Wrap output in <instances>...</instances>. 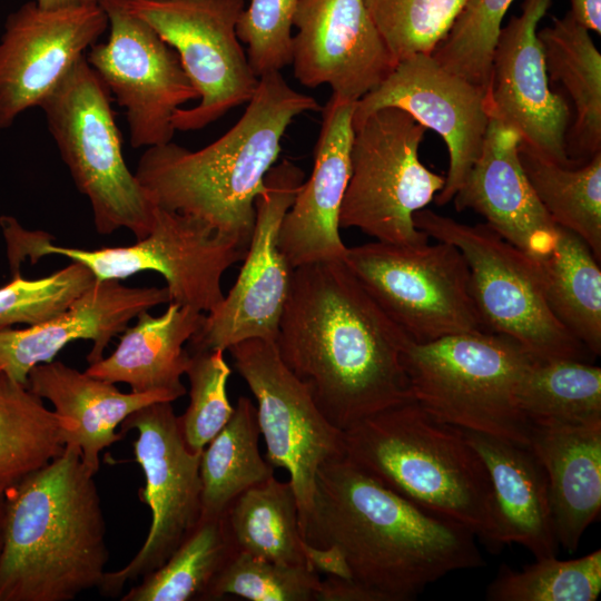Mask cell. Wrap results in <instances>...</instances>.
<instances>
[{
	"instance_id": "1",
	"label": "cell",
	"mask_w": 601,
	"mask_h": 601,
	"mask_svg": "<svg viewBox=\"0 0 601 601\" xmlns=\"http://www.w3.org/2000/svg\"><path fill=\"white\" fill-rule=\"evenodd\" d=\"M408 341L343 258L293 269L276 348L338 430L413 400L403 364Z\"/></svg>"
},
{
	"instance_id": "2",
	"label": "cell",
	"mask_w": 601,
	"mask_h": 601,
	"mask_svg": "<svg viewBox=\"0 0 601 601\" xmlns=\"http://www.w3.org/2000/svg\"><path fill=\"white\" fill-rule=\"evenodd\" d=\"M303 539L335 545L352 579L383 601H407L449 573L482 568L475 535L388 489L347 456L317 471Z\"/></svg>"
},
{
	"instance_id": "3",
	"label": "cell",
	"mask_w": 601,
	"mask_h": 601,
	"mask_svg": "<svg viewBox=\"0 0 601 601\" xmlns=\"http://www.w3.org/2000/svg\"><path fill=\"white\" fill-rule=\"evenodd\" d=\"M317 110L316 99L293 89L280 71L265 73L242 117L217 140L194 151L173 141L148 147L135 175L156 206L197 218L247 249L255 199L287 127Z\"/></svg>"
},
{
	"instance_id": "4",
	"label": "cell",
	"mask_w": 601,
	"mask_h": 601,
	"mask_svg": "<svg viewBox=\"0 0 601 601\" xmlns=\"http://www.w3.org/2000/svg\"><path fill=\"white\" fill-rule=\"evenodd\" d=\"M106 523L95 474L66 445L8 489L0 601H70L106 574Z\"/></svg>"
},
{
	"instance_id": "5",
	"label": "cell",
	"mask_w": 601,
	"mask_h": 601,
	"mask_svg": "<svg viewBox=\"0 0 601 601\" xmlns=\"http://www.w3.org/2000/svg\"><path fill=\"white\" fill-rule=\"evenodd\" d=\"M343 440L345 456L382 484L502 550L491 480L462 428L410 400L358 421Z\"/></svg>"
},
{
	"instance_id": "6",
	"label": "cell",
	"mask_w": 601,
	"mask_h": 601,
	"mask_svg": "<svg viewBox=\"0 0 601 601\" xmlns=\"http://www.w3.org/2000/svg\"><path fill=\"white\" fill-rule=\"evenodd\" d=\"M533 359L511 337L485 331L410 339L403 353L412 397L432 416L528 449L532 426L516 395Z\"/></svg>"
},
{
	"instance_id": "7",
	"label": "cell",
	"mask_w": 601,
	"mask_h": 601,
	"mask_svg": "<svg viewBox=\"0 0 601 601\" xmlns=\"http://www.w3.org/2000/svg\"><path fill=\"white\" fill-rule=\"evenodd\" d=\"M0 226L13 276L19 275L22 260L36 263L48 255L82 264L96 280H120L151 270L165 278L170 302L207 313L224 299V273L246 254V249L204 221L158 206L149 233L129 246H57L47 233L26 229L10 216H1Z\"/></svg>"
},
{
	"instance_id": "8",
	"label": "cell",
	"mask_w": 601,
	"mask_h": 601,
	"mask_svg": "<svg viewBox=\"0 0 601 601\" xmlns=\"http://www.w3.org/2000/svg\"><path fill=\"white\" fill-rule=\"evenodd\" d=\"M40 108L76 187L89 199L96 230L126 228L144 238L156 205L125 162L110 92L86 55Z\"/></svg>"
},
{
	"instance_id": "9",
	"label": "cell",
	"mask_w": 601,
	"mask_h": 601,
	"mask_svg": "<svg viewBox=\"0 0 601 601\" xmlns=\"http://www.w3.org/2000/svg\"><path fill=\"white\" fill-rule=\"evenodd\" d=\"M415 227L455 246L470 274V292L486 332L518 342L534 359L588 362L590 352L551 312L538 260L486 224L467 225L426 207L413 216Z\"/></svg>"
},
{
	"instance_id": "10",
	"label": "cell",
	"mask_w": 601,
	"mask_h": 601,
	"mask_svg": "<svg viewBox=\"0 0 601 601\" xmlns=\"http://www.w3.org/2000/svg\"><path fill=\"white\" fill-rule=\"evenodd\" d=\"M425 131L395 107L381 108L354 127L339 228L354 227L392 244L428 242L430 237L415 227L413 216L434 200L445 177L420 160Z\"/></svg>"
},
{
	"instance_id": "11",
	"label": "cell",
	"mask_w": 601,
	"mask_h": 601,
	"mask_svg": "<svg viewBox=\"0 0 601 601\" xmlns=\"http://www.w3.org/2000/svg\"><path fill=\"white\" fill-rule=\"evenodd\" d=\"M343 260L415 343L485 331L471 296L467 264L449 243L375 240L346 247Z\"/></svg>"
},
{
	"instance_id": "12",
	"label": "cell",
	"mask_w": 601,
	"mask_h": 601,
	"mask_svg": "<svg viewBox=\"0 0 601 601\" xmlns=\"http://www.w3.org/2000/svg\"><path fill=\"white\" fill-rule=\"evenodd\" d=\"M148 23L170 47L199 95L178 109L175 130H199L248 102L258 77L237 36L245 0H108Z\"/></svg>"
},
{
	"instance_id": "13",
	"label": "cell",
	"mask_w": 601,
	"mask_h": 601,
	"mask_svg": "<svg viewBox=\"0 0 601 601\" xmlns=\"http://www.w3.org/2000/svg\"><path fill=\"white\" fill-rule=\"evenodd\" d=\"M121 427L137 431L134 454L146 482L140 500L150 509L151 522L136 555L124 568L106 572L99 591L110 597L160 568L201 518V453L187 447L171 402L137 410Z\"/></svg>"
},
{
	"instance_id": "14",
	"label": "cell",
	"mask_w": 601,
	"mask_h": 601,
	"mask_svg": "<svg viewBox=\"0 0 601 601\" xmlns=\"http://www.w3.org/2000/svg\"><path fill=\"white\" fill-rule=\"evenodd\" d=\"M304 183L288 159L274 165L255 199V224L234 286L189 339L188 352L226 351L240 342H275L293 268L278 247L284 216Z\"/></svg>"
},
{
	"instance_id": "15",
	"label": "cell",
	"mask_w": 601,
	"mask_h": 601,
	"mask_svg": "<svg viewBox=\"0 0 601 601\" xmlns=\"http://www.w3.org/2000/svg\"><path fill=\"white\" fill-rule=\"evenodd\" d=\"M257 401L266 460L289 474L300 533L312 510L321 465L345 455L343 431L318 410L307 387L282 362L273 341L252 338L228 349Z\"/></svg>"
},
{
	"instance_id": "16",
	"label": "cell",
	"mask_w": 601,
	"mask_h": 601,
	"mask_svg": "<svg viewBox=\"0 0 601 601\" xmlns=\"http://www.w3.org/2000/svg\"><path fill=\"white\" fill-rule=\"evenodd\" d=\"M110 33L96 42L86 59L117 104L125 109L132 148L171 141L173 117L181 106L199 99L178 53L148 23L98 0Z\"/></svg>"
},
{
	"instance_id": "17",
	"label": "cell",
	"mask_w": 601,
	"mask_h": 601,
	"mask_svg": "<svg viewBox=\"0 0 601 601\" xmlns=\"http://www.w3.org/2000/svg\"><path fill=\"white\" fill-rule=\"evenodd\" d=\"M107 27L98 1L58 9L29 1L10 13L0 38V130L40 107Z\"/></svg>"
},
{
	"instance_id": "18",
	"label": "cell",
	"mask_w": 601,
	"mask_h": 601,
	"mask_svg": "<svg viewBox=\"0 0 601 601\" xmlns=\"http://www.w3.org/2000/svg\"><path fill=\"white\" fill-rule=\"evenodd\" d=\"M385 107L406 111L444 140L450 164L434 201L449 204L482 149L490 120L484 91L444 69L431 55L416 53L400 60L380 86L355 102L353 129Z\"/></svg>"
},
{
	"instance_id": "19",
	"label": "cell",
	"mask_w": 601,
	"mask_h": 601,
	"mask_svg": "<svg viewBox=\"0 0 601 601\" xmlns=\"http://www.w3.org/2000/svg\"><path fill=\"white\" fill-rule=\"evenodd\" d=\"M552 0H523L521 13L501 27L491 63L485 106L490 118L514 129L521 141L563 167L570 109L549 82L538 26Z\"/></svg>"
},
{
	"instance_id": "20",
	"label": "cell",
	"mask_w": 601,
	"mask_h": 601,
	"mask_svg": "<svg viewBox=\"0 0 601 601\" xmlns=\"http://www.w3.org/2000/svg\"><path fill=\"white\" fill-rule=\"evenodd\" d=\"M292 37L294 77L307 88L357 102L392 72L397 60L364 0H299Z\"/></svg>"
},
{
	"instance_id": "21",
	"label": "cell",
	"mask_w": 601,
	"mask_h": 601,
	"mask_svg": "<svg viewBox=\"0 0 601 601\" xmlns=\"http://www.w3.org/2000/svg\"><path fill=\"white\" fill-rule=\"evenodd\" d=\"M169 302L167 287H128L119 279H95L57 316L24 328L1 329L0 371L27 385L35 366L53 361L66 345L78 339L92 343L87 361L96 363L132 318Z\"/></svg>"
},
{
	"instance_id": "22",
	"label": "cell",
	"mask_w": 601,
	"mask_h": 601,
	"mask_svg": "<svg viewBox=\"0 0 601 601\" xmlns=\"http://www.w3.org/2000/svg\"><path fill=\"white\" fill-rule=\"evenodd\" d=\"M354 105L332 95L321 110L312 174L279 229L278 247L293 269L339 259L346 252L339 234V210L351 176Z\"/></svg>"
},
{
	"instance_id": "23",
	"label": "cell",
	"mask_w": 601,
	"mask_h": 601,
	"mask_svg": "<svg viewBox=\"0 0 601 601\" xmlns=\"http://www.w3.org/2000/svg\"><path fill=\"white\" fill-rule=\"evenodd\" d=\"M520 135L490 118L481 152L455 194V208L483 216L506 242L540 262L555 247L559 226L536 197L519 158Z\"/></svg>"
},
{
	"instance_id": "24",
	"label": "cell",
	"mask_w": 601,
	"mask_h": 601,
	"mask_svg": "<svg viewBox=\"0 0 601 601\" xmlns=\"http://www.w3.org/2000/svg\"><path fill=\"white\" fill-rule=\"evenodd\" d=\"M27 387L53 405V412L67 424L66 445L80 451L83 464L96 474L100 453L121 440L116 430L137 410L155 402L177 400L166 392L122 393L114 383L72 368L61 361L35 366Z\"/></svg>"
},
{
	"instance_id": "25",
	"label": "cell",
	"mask_w": 601,
	"mask_h": 601,
	"mask_svg": "<svg viewBox=\"0 0 601 601\" xmlns=\"http://www.w3.org/2000/svg\"><path fill=\"white\" fill-rule=\"evenodd\" d=\"M487 470L499 540L529 550L535 560L556 556L559 541L543 466L524 446L463 430Z\"/></svg>"
},
{
	"instance_id": "26",
	"label": "cell",
	"mask_w": 601,
	"mask_h": 601,
	"mask_svg": "<svg viewBox=\"0 0 601 601\" xmlns=\"http://www.w3.org/2000/svg\"><path fill=\"white\" fill-rule=\"evenodd\" d=\"M136 318L137 323L122 332L115 351L85 372L114 384L125 383L135 393L166 392L181 397L186 394L181 376L190 358L184 345L200 328L205 314L169 302L161 315L144 311Z\"/></svg>"
},
{
	"instance_id": "27",
	"label": "cell",
	"mask_w": 601,
	"mask_h": 601,
	"mask_svg": "<svg viewBox=\"0 0 601 601\" xmlns=\"http://www.w3.org/2000/svg\"><path fill=\"white\" fill-rule=\"evenodd\" d=\"M530 450L546 474L559 544L573 553L601 509V424L533 427Z\"/></svg>"
},
{
	"instance_id": "28",
	"label": "cell",
	"mask_w": 601,
	"mask_h": 601,
	"mask_svg": "<svg viewBox=\"0 0 601 601\" xmlns=\"http://www.w3.org/2000/svg\"><path fill=\"white\" fill-rule=\"evenodd\" d=\"M549 82L561 83L574 107L566 155L574 167L601 151V55L589 30L568 11L540 31Z\"/></svg>"
},
{
	"instance_id": "29",
	"label": "cell",
	"mask_w": 601,
	"mask_h": 601,
	"mask_svg": "<svg viewBox=\"0 0 601 601\" xmlns=\"http://www.w3.org/2000/svg\"><path fill=\"white\" fill-rule=\"evenodd\" d=\"M546 303L591 355L601 354V269L585 242L559 226L552 253L539 262Z\"/></svg>"
},
{
	"instance_id": "30",
	"label": "cell",
	"mask_w": 601,
	"mask_h": 601,
	"mask_svg": "<svg viewBox=\"0 0 601 601\" xmlns=\"http://www.w3.org/2000/svg\"><path fill=\"white\" fill-rule=\"evenodd\" d=\"M259 436L256 406L240 396L228 422L201 452V516L224 515L238 495L274 475L259 452Z\"/></svg>"
},
{
	"instance_id": "31",
	"label": "cell",
	"mask_w": 601,
	"mask_h": 601,
	"mask_svg": "<svg viewBox=\"0 0 601 601\" xmlns=\"http://www.w3.org/2000/svg\"><path fill=\"white\" fill-rule=\"evenodd\" d=\"M516 400L532 428L601 424V368L577 359H533Z\"/></svg>"
},
{
	"instance_id": "32",
	"label": "cell",
	"mask_w": 601,
	"mask_h": 601,
	"mask_svg": "<svg viewBox=\"0 0 601 601\" xmlns=\"http://www.w3.org/2000/svg\"><path fill=\"white\" fill-rule=\"evenodd\" d=\"M237 552L287 564H306L298 504L289 481L274 475L238 495L225 513Z\"/></svg>"
},
{
	"instance_id": "33",
	"label": "cell",
	"mask_w": 601,
	"mask_h": 601,
	"mask_svg": "<svg viewBox=\"0 0 601 601\" xmlns=\"http://www.w3.org/2000/svg\"><path fill=\"white\" fill-rule=\"evenodd\" d=\"M519 158L552 220L581 237L601 259V151L577 167H563L520 141Z\"/></svg>"
},
{
	"instance_id": "34",
	"label": "cell",
	"mask_w": 601,
	"mask_h": 601,
	"mask_svg": "<svg viewBox=\"0 0 601 601\" xmlns=\"http://www.w3.org/2000/svg\"><path fill=\"white\" fill-rule=\"evenodd\" d=\"M68 424L0 371V486L9 489L65 449Z\"/></svg>"
},
{
	"instance_id": "35",
	"label": "cell",
	"mask_w": 601,
	"mask_h": 601,
	"mask_svg": "<svg viewBox=\"0 0 601 601\" xmlns=\"http://www.w3.org/2000/svg\"><path fill=\"white\" fill-rule=\"evenodd\" d=\"M236 552L225 514L201 516L167 561L142 577L121 601L204 600L211 581Z\"/></svg>"
},
{
	"instance_id": "36",
	"label": "cell",
	"mask_w": 601,
	"mask_h": 601,
	"mask_svg": "<svg viewBox=\"0 0 601 601\" xmlns=\"http://www.w3.org/2000/svg\"><path fill=\"white\" fill-rule=\"evenodd\" d=\"M601 592V551L539 559L516 571L502 564L486 589L490 601H594Z\"/></svg>"
},
{
	"instance_id": "37",
	"label": "cell",
	"mask_w": 601,
	"mask_h": 601,
	"mask_svg": "<svg viewBox=\"0 0 601 601\" xmlns=\"http://www.w3.org/2000/svg\"><path fill=\"white\" fill-rule=\"evenodd\" d=\"M513 0H466L431 56L447 71L486 92L492 57L504 14Z\"/></svg>"
},
{
	"instance_id": "38",
	"label": "cell",
	"mask_w": 601,
	"mask_h": 601,
	"mask_svg": "<svg viewBox=\"0 0 601 601\" xmlns=\"http://www.w3.org/2000/svg\"><path fill=\"white\" fill-rule=\"evenodd\" d=\"M318 573L307 564H287L236 552L217 573L204 600L236 595L252 601H315Z\"/></svg>"
},
{
	"instance_id": "39",
	"label": "cell",
	"mask_w": 601,
	"mask_h": 601,
	"mask_svg": "<svg viewBox=\"0 0 601 601\" xmlns=\"http://www.w3.org/2000/svg\"><path fill=\"white\" fill-rule=\"evenodd\" d=\"M466 0H364L397 61L431 55L447 35Z\"/></svg>"
},
{
	"instance_id": "40",
	"label": "cell",
	"mask_w": 601,
	"mask_h": 601,
	"mask_svg": "<svg viewBox=\"0 0 601 601\" xmlns=\"http://www.w3.org/2000/svg\"><path fill=\"white\" fill-rule=\"evenodd\" d=\"M189 380V404L178 416L187 447L201 453L234 413L227 395L231 370L224 351L191 352L185 373Z\"/></svg>"
},
{
	"instance_id": "41",
	"label": "cell",
	"mask_w": 601,
	"mask_h": 601,
	"mask_svg": "<svg viewBox=\"0 0 601 601\" xmlns=\"http://www.w3.org/2000/svg\"><path fill=\"white\" fill-rule=\"evenodd\" d=\"M93 282L92 273L77 262L39 279L14 276L0 288V331L16 324H40L57 316Z\"/></svg>"
},
{
	"instance_id": "42",
	"label": "cell",
	"mask_w": 601,
	"mask_h": 601,
	"mask_svg": "<svg viewBox=\"0 0 601 601\" xmlns=\"http://www.w3.org/2000/svg\"><path fill=\"white\" fill-rule=\"evenodd\" d=\"M299 0H250L237 22L254 73L282 71L292 62L293 19Z\"/></svg>"
},
{
	"instance_id": "43",
	"label": "cell",
	"mask_w": 601,
	"mask_h": 601,
	"mask_svg": "<svg viewBox=\"0 0 601 601\" xmlns=\"http://www.w3.org/2000/svg\"><path fill=\"white\" fill-rule=\"evenodd\" d=\"M302 550L306 564L315 572L353 580L347 561L337 546H316L304 540Z\"/></svg>"
},
{
	"instance_id": "44",
	"label": "cell",
	"mask_w": 601,
	"mask_h": 601,
	"mask_svg": "<svg viewBox=\"0 0 601 601\" xmlns=\"http://www.w3.org/2000/svg\"><path fill=\"white\" fill-rule=\"evenodd\" d=\"M315 601H383L374 591L354 580L327 575L321 580Z\"/></svg>"
},
{
	"instance_id": "45",
	"label": "cell",
	"mask_w": 601,
	"mask_h": 601,
	"mask_svg": "<svg viewBox=\"0 0 601 601\" xmlns=\"http://www.w3.org/2000/svg\"><path fill=\"white\" fill-rule=\"evenodd\" d=\"M575 20L598 35L601 33V0H570Z\"/></svg>"
},
{
	"instance_id": "46",
	"label": "cell",
	"mask_w": 601,
	"mask_h": 601,
	"mask_svg": "<svg viewBox=\"0 0 601 601\" xmlns=\"http://www.w3.org/2000/svg\"><path fill=\"white\" fill-rule=\"evenodd\" d=\"M8 489L0 486V555L3 546L7 516Z\"/></svg>"
},
{
	"instance_id": "47",
	"label": "cell",
	"mask_w": 601,
	"mask_h": 601,
	"mask_svg": "<svg viewBox=\"0 0 601 601\" xmlns=\"http://www.w3.org/2000/svg\"><path fill=\"white\" fill-rule=\"evenodd\" d=\"M36 2L43 9H58L79 4L83 0H36Z\"/></svg>"
},
{
	"instance_id": "48",
	"label": "cell",
	"mask_w": 601,
	"mask_h": 601,
	"mask_svg": "<svg viewBox=\"0 0 601 601\" xmlns=\"http://www.w3.org/2000/svg\"><path fill=\"white\" fill-rule=\"evenodd\" d=\"M83 1H98V0H83Z\"/></svg>"
}]
</instances>
